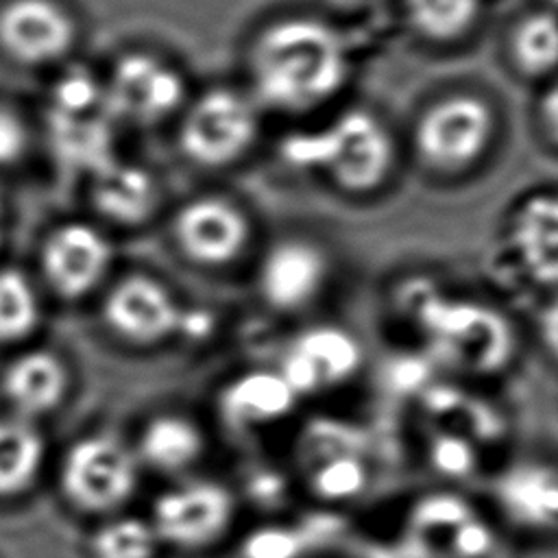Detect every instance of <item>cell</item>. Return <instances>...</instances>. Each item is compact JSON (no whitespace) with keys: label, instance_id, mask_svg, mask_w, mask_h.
I'll use <instances>...</instances> for the list:
<instances>
[{"label":"cell","instance_id":"obj_1","mask_svg":"<svg viewBox=\"0 0 558 558\" xmlns=\"http://www.w3.org/2000/svg\"><path fill=\"white\" fill-rule=\"evenodd\" d=\"M405 318L427 353L453 373L488 377L514 360L512 323L482 299L453 296L414 279L401 290Z\"/></svg>","mask_w":558,"mask_h":558},{"label":"cell","instance_id":"obj_2","mask_svg":"<svg viewBox=\"0 0 558 558\" xmlns=\"http://www.w3.org/2000/svg\"><path fill=\"white\" fill-rule=\"evenodd\" d=\"M259 94L281 109H305L331 96L347 76L342 37L323 22L288 20L270 26L253 52Z\"/></svg>","mask_w":558,"mask_h":558},{"label":"cell","instance_id":"obj_3","mask_svg":"<svg viewBox=\"0 0 558 558\" xmlns=\"http://www.w3.org/2000/svg\"><path fill=\"white\" fill-rule=\"evenodd\" d=\"M281 150L290 163L325 168L355 192L375 187L392 159L388 133L364 111H349L323 131L292 135Z\"/></svg>","mask_w":558,"mask_h":558},{"label":"cell","instance_id":"obj_4","mask_svg":"<svg viewBox=\"0 0 558 558\" xmlns=\"http://www.w3.org/2000/svg\"><path fill=\"white\" fill-rule=\"evenodd\" d=\"M116 113L100 85L85 70L63 74L48 102V131L54 153L74 168L98 170L111 157Z\"/></svg>","mask_w":558,"mask_h":558},{"label":"cell","instance_id":"obj_5","mask_svg":"<svg viewBox=\"0 0 558 558\" xmlns=\"http://www.w3.org/2000/svg\"><path fill=\"white\" fill-rule=\"evenodd\" d=\"M331 275V259L320 244L305 238L277 240L257 262V303L275 318H307L325 301Z\"/></svg>","mask_w":558,"mask_h":558},{"label":"cell","instance_id":"obj_6","mask_svg":"<svg viewBox=\"0 0 558 558\" xmlns=\"http://www.w3.org/2000/svg\"><path fill=\"white\" fill-rule=\"evenodd\" d=\"M275 368L303 401L347 388L364 368L362 340L338 323H305L283 344Z\"/></svg>","mask_w":558,"mask_h":558},{"label":"cell","instance_id":"obj_7","mask_svg":"<svg viewBox=\"0 0 558 558\" xmlns=\"http://www.w3.org/2000/svg\"><path fill=\"white\" fill-rule=\"evenodd\" d=\"M490 504L506 527L530 538L558 536V458L517 456L490 475Z\"/></svg>","mask_w":558,"mask_h":558},{"label":"cell","instance_id":"obj_8","mask_svg":"<svg viewBox=\"0 0 558 558\" xmlns=\"http://www.w3.org/2000/svg\"><path fill=\"white\" fill-rule=\"evenodd\" d=\"M238 514L235 493L218 480H185L166 490L153 510V530L177 547L198 549L220 541Z\"/></svg>","mask_w":558,"mask_h":558},{"label":"cell","instance_id":"obj_9","mask_svg":"<svg viewBox=\"0 0 558 558\" xmlns=\"http://www.w3.org/2000/svg\"><path fill=\"white\" fill-rule=\"evenodd\" d=\"M107 318L116 331L137 342H157L170 333L203 336L207 316L203 312H185L172 294L155 279H124L107 299Z\"/></svg>","mask_w":558,"mask_h":558},{"label":"cell","instance_id":"obj_10","mask_svg":"<svg viewBox=\"0 0 558 558\" xmlns=\"http://www.w3.org/2000/svg\"><path fill=\"white\" fill-rule=\"evenodd\" d=\"M255 126V111L242 96L214 89L192 105L181 126V146L194 161L220 166L251 144Z\"/></svg>","mask_w":558,"mask_h":558},{"label":"cell","instance_id":"obj_11","mask_svg":"<svg viewBox=\"0 0 558 558\" xmlns=\"http://www.w3.org/2000/svg\"><path fill=\"white\" fill-rule=\"evenodd\" d=\"M135 458L116 438L92 436L76 442L63 462V486L83 508L122 504L135 486Z\"/></svg>","mask_w":558,"mask_h":558},{"label":"cell","instance_id":"obj_12","mask_svg":"<svg viewBox=\"0 0 558 558\" xmlns=\"http://www.w3.org/2000/svg\"><path fill=\"white\" fill-rule=\"evenodd\" d=\"M105 92L116 118L148 124L170 116L181 105L185 87L177 70L157 57L131 52L116 63Z\"/></svg>","mask_w":558,"mask_h":558},{"label":"cell","instance_id":"obj_13","mask_svg":"<svg viewBox=\"0 0 558 558\" xmlns=\"http://www.w3.org/2000/svg\"><path fill=\"white\" fill-rule=\"evenodd\" d=\"M301 399L272 366H257L235 375L218 399L220 418L238 436H264L288 423Z\"/></svg>","mask_w":558,"mask_h":558},{"label":"cell","instance_id":"obj_14","mask_svg":"<svg viewBox=\"0 0 558 558\" xmlns=\"http://www.w3.org/2000/svg\"><path fill=\"white\" fill-rule=\"evenodd\" d=\"M174 235L192 262L218 268L242 255L251 229L246 216L235 205L209 196L196 198L179 211Z\"/></svg>","mask_w":558,"mask_h":558},{"label":"cell","instance_id":"obj_15","mask_svg":"<svg viewBox=\"0 0 558 558\" xmlns=\"http://www.w3.org/2000/svg\"><path fill=\"white\" fill-rule=\"evenodd\" d=\"M490 126V111L484 102L469 96L449 98L421 120L418 146L436 166H464L484 150Z\"/></svg>","mask_w":558,"mask_h":558},{"label":"cell","instance_id":"obj_16","mask_svg":"<svg viewBox=\"0 0 558 558\" xmlns=\"http://www.w3.org/2000/svg\"><path fill=\"white\" fill-rule=\"evenodd\" d=\"M72 39L74 24L52 0H11L0 9V46L22 63L54 61Z\"/></svg>","mask_w":558,"mask_h":558},{"label":"cell","instance_id":"obj_17","mask_svg":"<svg viewBox=\"0 0 558 558\" xmlns=\"http://www.w3.org/2000/svg\"><path fill=\"white\" fill-rule=\"evenodd\" d=\"M41 259L50 283L65 296H78L105 275L111 248L94 227L70 222L48 238Z\"/></svg>","mask_w":558,"mask_h":558},{"label":"cell","instance_id":"obj_18","mask_svg":"<svg viewBox=\"0 0 558 558\" xmlns=\"http://www.w3.org/2000/svg\"><path fill=\"white\" fill-rule=\"evenodd\" d=\"M510 242L525 279L558 290V196H534L517 211Z\"/></svg>","mask_w":558,"mask_h":558},{"label":"cell","instance_id":"obj_19","mask_svg":"<svg viewBox=\"0 0 558 558\" xmlns=\"http://www.w3.org/2000/svg\"><path fill=\"white\" fill-rule=\"evenodd\" d=\"M92 198L102 216L122 225H135L153 211L157 187L153 177L140 166L109 159L94 170Z\"/></svg>","mask_w":558,"mask_h":558},{"label":"cell","instance_id":"obj_20","mask_svg":"<svg viewBox=\"0 0 558 558\" xmlns=\"http://www.w3.org/2000/svg\"><path fill=\"white\" fill-rule=\"evenodd\" d=\"M65 381V368L54 355L46 351H31L7 368L4 395L20 414L35 416L48 412L61 401Z\"/></svg>","mask_w":558,"mask_h":558},{"label":"cell","instance_id":"obj_21","mask_svg":"<svg viewBox=\"0 0 558 558\" xmlns=\"http://www.w3.org/2000/svg\"><path fill=\"white\" fill-rule=\"evenodd\" d=\"M142 458L166 473L187 471L205 451L201 427L185 416H157L150 421L140 440Z\"/></svg>","mask_w":558,"mask_h":558},{"label":"cell","instance_id":"obj_22","mask_svg":"<svg viewBox=\"0 0 558 558\" xmlns=\"http://www.w3.org/2000/svg\"><path fill=\"white\" fill-rule=\"evenodd\" d=\"M41 460L44 440L31 423L0 421V495L24 490L35 480Z\"/></svg>","mask_w":558,"mask_h":558},{"label":"cell","instance_id":"obj_23","mask_svg":"<svg viewBox=\"0 0 558 558\" xmlns=\"http://www.w3.org/2000/svg\"><path fill=\"white\" fill-rule=\"evenodd\" d=\"M307 488L327 504H342L360 497L368 484V466L355 451H325L307 469Z\"/></svg>","mask_w":558,"mask_h":558},{"label":"cell","instance_id":"obj_24","mask_svg":"<svg viewBox=\"0 0 558 558\" xmlns=\"http://www.w3.org/2000/svg\"><path fill=\"white\" fill-rule=\"evenodd\" d=\"M425 462L429 471L447 482L471 480L480 466V449L477 442L460 432H434L425 440Z\"/></svg>","mask_w":558,"mask_h":558},{"label":"cell","instance_id":"obj_25","mask_svg":"<svg viewBox=\"0 0 558 558\" xmlns=\"http://www.w3.org/2000/svg\"><path fill=\"white\" fill-rule=\"evenodd\" d=\"M37 318V296L26 277L17 270H0V340L26 336Z\"/></svg>","mask_w":558,"mask_h":558},{"label":"cell","instance_id":"obj_26","mask_svg":"<svg viewBox=\"0 0 558 558\" xmlns=\"http://www.w3.org/2000/svg\"><path fill=\"white\" fill-rule=\"evenodd\" d=\"M514 54L530 74L554 68L558 63V20L547 13L530 15L514 35Z\"/></svg>","mask_w":558,"mask_h":558},{"label":"cell","instance_id":"obj_27","mask_svg":"<svg viewBox=\"0 0 558 558\" xmlns=\"http://www.w3.org/2000/svg\"><path fill=\"white\" fill-rule=\"evenodd\" d=\"M480 0H408L414 24L429 37L451 39L466 31Z\"/></svg>","mask_w":558,"mask_h":558},{"label":"cell","instance_id":"obj_28","mask_svg":"<svg viewBox=\"0 0 558 558\" xmlns=\"http://www.w3.org/2000/svg\"><path fill=\"white\" fill-rule=\"evenodd\" d=\"M157 534L140 519H118L107 523L94 538L98 558H150Z\"/></svg>","mask_w":558,"mask_h":558},{"label":"cell","instance_id":"obj_29","mask_svg":"<svg viewBox=\"0 0 558 558\" xmlns=\"http://www.w3.org/2000/svg\"><path fill=\"white\" fill-rule=\"evenodd\" d=\"M534 336L547 360L558 366V290L549 292L534 316Z\"/></svg>","mask_w":558,"mask_h":558},{"label":"cell","instance_id":"obj_30","mask_svg":"<svg viewBox=\"0 0 558 558\" xmlns=\"http://www.w3.org/2000/svg\"><path fill=\"white\" fill-rule=\"evenodd\" d=\"M26 148V129L22 120L0 107V166L15 161Z\"/></svg>","mask_w":558,"mask_h":558},{"label":"cell","instance_id":"obj_31","mask_svg":"<svg viewBox=\"0 0 558 558\" xmlns=\"http://www.w3.org/2000/svg\"><path fill=\"white\" fill-rule=\"evenodd\" d=\"M545 120L549 131L558 140V85H554V89L545 98Z\"/></svg>","mask_w":558,"mask_h":558},{"label":"cell","instance_id":"obj_32","mask_svg":"<svg viewBox=\"0 0 558 558\" xmlns=\"http://www.w3.org/2000/svg\"><path fill=\"white\" fill-rule=\"evenodd\" d=\"M0 238H2V203H0Z\"/></svg>","mask_w":558,"mask_h":558},{"label":"cell","instance_id":"obj_33","mask_svg":"<svg viewBox=\"0 0 558 558\" xmlns=\"http://www.w3.org/2000/svg\"><path fill=\"white\" fill-rule=\"evenodd\" d=\"M556 2H558V0H556Z\"/></svg>","mask_w":558,"mask_h":558}]
</instances>
